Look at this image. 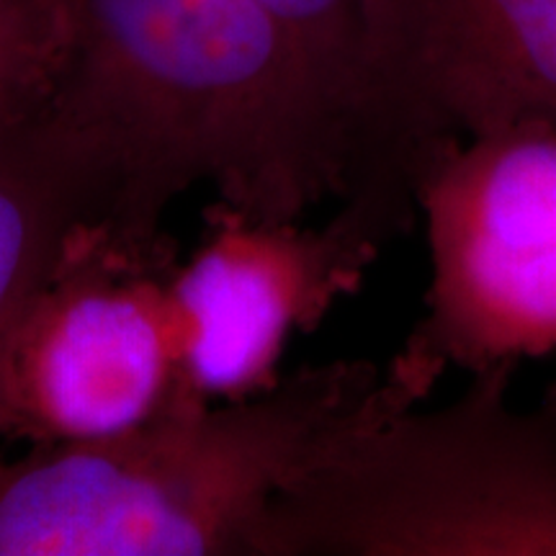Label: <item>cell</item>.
<instances>
[{"label":"cell","instance_id":"cell-1","mask_svg":"<svg viewBox=\"0 0 556 556\" xmlns=\"http://www.w3.org/2000/svg\"><path fill=\"white\" fill-rule=\"evenodd\" d=\"M39 116L106 173L116 225L165 229L193 186L268 219L348 197L356 148L307 54L261 0H58Z\"/></svg>","mask_w":556,"mask_h":556},{"label":"cell","instance_id":"cell-2","mask_svg":"<svg viewBox=\"0 0 556 556\" xmlns=\"http://www.w3.org/2000/svg\"><path fill=\"white\" fill-rule=\"evenodd\" d=\"M422 405L387 364L299 366L235 402H178L103 441L0 456V556H263L274 507Z\"/></svg>","mask_w":556,"mask_h":556},{"label":"cell","instance_id":"cell-3","mask_svg":"<svg viewBox=\"0 0 556 556\" xmlns=\"http://www.w3.org/2000/svg\"><path fill=\"white\" fill-rule=\"evenodd\" d=\"M516 368L358 435L274 507L263 556H556V379L516 407Z\"/></svg>","mask_w":556,"mask_h":556},{"label":"cell","instance_id":"cell-4","mask_svg":"<svg viewBox=\"0 0 556 556\" xmlns=\"http://www.w3.org/2000/svg\"><path fill=\"white\" fill-rule=\"evenodd\" d=\"M426 312L387 361L426 402L448 371L556 353V127L458 139L417 189Z\"/></svg>","mask_w":556,"mask_h":556},{"label":"cell","instance_id":"cell-5","mask_svg":"<svg viewBox=\"0 0 556 556\" xmlns=\"http://www.w3.org/2000/svg\"><path fill=\"white\" fill-rule=\"evenodd\" d=\"M178 263L165 229L83 227L0 340V438L29 448L103 441L199 402L178 368Z\"/></svg>","mask_w":556,"mask_h":556},{"label":"cell","instance_id":"cell-6","mask_svg":"<svg viewBox=\"0 0 556 556\" xmlns=\"http://www.w3.org/2000/svg\"><path fill=\"white\" fill-rule=\"evenodd\" d=\"M387 242L351 204L323 227L208 204L197 248L170 278L186 394L235 402L276 387L289 340L358 294Z\"/></svg>","mask_w":556,"mask_h":556},{"label":"cell","instance_id":"cell-7","mask_svg":"<svg viewBox=\"0 0 556 556\" xmlns=\"http://www.w3.org/2000/svg\"><path fill=\"white\" fill-rule=\"evenodd\" d=\"M366 58L392 189L464 137L556 127V0H364Z\"/></svg>","mask_w":556,"mask_h":556},{"label":"cell","instance_id":"cell-8","mask_svg":"<svg viewBox=\"0 0 556 556\" xmlns=\"http://www.w3.org/2000/svg\"><path fill=\"white\" fill-rule=\"evenodd\" d=\"M114 208L106 173L37 109L0 122V340L75 235Z\"/></svg>","mask_w":556,"mask_h":556},{"label":"cell","instance_id":"cell-9","mask_svg":"<svg viewBox=\"0 0 556 556\" xmlns=\"http://www.w3.org/2000/svg\"><path fill=\"white\" fill-rule=\"evenodd\" d=\"M307 54L356 148L351 191L384 173V142L366 58L364 0H261Z\"/></svg>","mask_w":556,"mask_h":556},{"label":"cell","instance_id":"cell-10","mask_svg":"<svg viewBox=\"0 0 556 556\" xmlns=\"http://www.w3.org/2000/svg\"><path fill=\"white\" fill-rule=\"evenodd\" d=\"M60 50L58 0H0V122L39 106Z\"/></svg>","mask_w":556,"mask_h":556}]
</instances>
